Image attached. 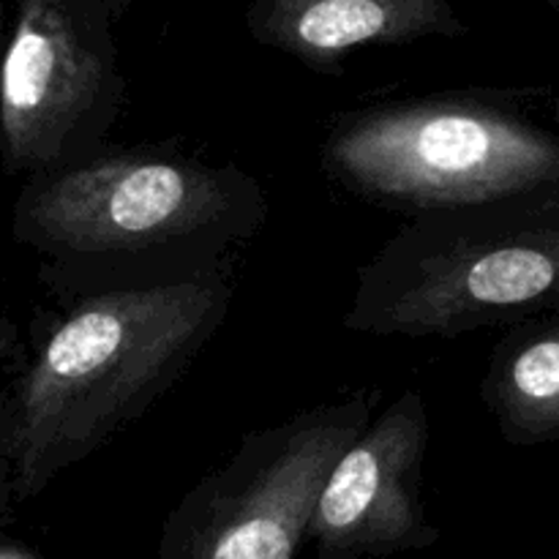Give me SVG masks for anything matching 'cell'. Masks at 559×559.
Returning <instances> with one entry per match:
<instances>
[{"mask_svg": "<svg viewBox=\"0 0 559 559\" xmlns=\"http://www.w3.org/2000/svg\"><path fill=\"white\" fill-rule=\"evenodd\" d=\"M267 194L238 164L175 145H104L22 180L11 235L55 298L164 287L235 271L267 224Z\"/></svg>", "mask_w": 559, "mask_h": 559, "instance_id": "obj_1", "label": "cell"}, {"mask_svg": "<svg viewBox=\"0 0 559 559\" xmlns=\"http://www.w3.org/2000/svg\"><path fill=\"white\" fill-rule=\"evenodd\" d=\"M235 271L55 298L16 371L0 506L31 502L142 418L222 331Z\"/></svg>", "mask_w": 559, "mask_h": 559, "instance_id": "obj_2", "label": "cell"}, {"mask_svg": "<svg viewBox=\"0 0 559 559\" xmlns=\"http://www.w3.org/2000/svg\"><path fill=\"white\" fill-rule=\"evenodd\" d=\"M322 173L369 205L413 218H559V129L524 93L464 87L338 112Z\"/></svg>", "mask_w": 559, "mask_h": 559, "instance_id": "obj_3", "label": "cell"}, {"mask_svg": "<svg viewBox=\"0 0 559 559\" xmlns=\"http://www.w3.org/2000/svg\"><path fill=\"white\" fill-rule=\"evenodd\" d=\"M559 311V218L404 222L355 276L342 325L380 338H456Z\"/></svg>", "mask_w": 559, "mask_h": 559, "instance_id": "obj_4", "label": "cell"}, {"mask_svg": "<svg viewBox=\"0 0 559 559\" xmlns=\"http://www.w3.org/2000/svg\"><path fill=\"white\" fill-rule=\"evenodd\" d=\"M355 391L251 429L169 513L158 559H295L333 464L374 418Z\"/></svg>", "mask_w": 559, "mask_h": 559, "instance_id": "obj_5", "label": "cell"}, {"mask_svg": "<svg viewBox=\"0 0 559 559\" xmlns=\"http://www.w3.org/2000/svg\"><path fill=\"white\" fill-rule=\"evenodd\" d=\"M107 0H14L0 76L5 178L58 173L109 145L126 76Z\"/></svg>", "mask_w": 559, "mask_h": 559, "instance_id": "obj_6", "label": "cell"}, {"mask_svg": "<svg viewBox=\"0 0 559 559\" xmlns=\"http://www.w3.org/2000/svg\"><path fill=\"white\" fill-rule=\"evenodd\" d=\"M429 442L426 396L407 388L333 464L309 527L317 559H374L437 544L424 506Z\"/></svg>", "mask_w": 559, "mask_h": 559, "instance_id": "obj_7", "label": "cell"}, {"mask_svg": "<svg viewBox=\"0 0 559 559\" xmlns=\"http://www.w3.org/2000/svg\"><path fill=\"white\" fill-rule=\"evenodd\" d=\"M246 27L257 44L322 76H342L364 47L467 36L451 0H246Z\"/></svg>", "mask_w": 559, "mask_h": 559, "instance_id": "obj_8", "label": "cell"}, {"mask_svg": "<svg viewBox=\"0 0 559 559\" xmlns=\"http://www.w3.org/2000/svg\"><path fill=\"white\" fill-rule=\"evenodd\" d=\"M478 396L508 445L559 440V311L506 328L480 377Z\"/></svg>", "mask_w": 559, "mask_h": 559, "instance_id": "obj_9", "label": "cell"}, {"mask_svg": "<svg viewBox=\"0 0 559 559\" xmlns=\"http://www.w3.org/2000/svg\"><path fill=\"white\" fill-rule=\"evenodd\" d=\"M11 355H14V328L0 314V462H3L5 440H9L11 424V396H14V380H9Z\"/></svg>", "mask_w": 559, "mask_h": 559, "instance_id": "obj_10", "label": "cell"}, {"mask_svg": "<svg viewBox=\"0 0 559 559\" xmlns=\"http://www.w3.org/2000/svg\"><path fill=\"white\" fill-rule=\"evenodd\" d=\"M0 559H41L31 546L20 544V540L0 538Z\"/></svg>", "mask_w": 559, "mask_h": 559, "instance_id": "obj_11", "label": "cell"}, {"mask_svg": "<svg viewBox=\"0 0 559 559\" xmlns=\"http://www.w3.org/2000/svg\"><path fill=\"white\" fill-rule=\"evenodd\" d=\"M9 33H11L9 11H5V0H0V76H3V58H5V47H9ZM0 175H3V158H0Z\"/></svg>", "mask_w": 559, "mask_h": 559, "instance_id": "obj_12", "label": "cell"}, {"mask_svg": "<svg viewBox=\"0 0 559 559\" xmlns=\"http://www.w3.org/2000/svg\"><path fill=\"white\" fill-rule=\"evenodd\" d=\"M109 9H112V16L115 20H123L126 14H129V9H134L140 0H107Z\"/></svg>", "mask_w": 559, "mask_h": 559, "instance_id": "obj_13", "label": "cell"}, {"mask_svg": "<svg viewBox=\"0 0 559 559\" xmlns=\"http://www.w3.org/2000/svg\"><path fill=\"white\" fill-rule=\"evenodd\" d=\"M551 120H555V126L559 129V96H555V102H551Z\"/></svg>", "mask_w": 559, "mask_h": 559, "instance_id": "obj_14", "label": "cell"}, {"mask_svg": "<svg viewBox=\"0 0 559 559\" xmlns=\"http://www.w3.org/2000/svg\"><path fill=\"white\" fill-rule=\"evenodd\" d=\"M544 3H546V5H549V9H555V11H557V14H559V0H544Z\"/></svg>", "mask_w": 559, "mask_h": 559, "instance_id": "obj_15", "label": "cell"}]
</instances>
